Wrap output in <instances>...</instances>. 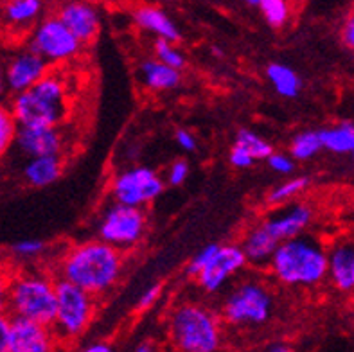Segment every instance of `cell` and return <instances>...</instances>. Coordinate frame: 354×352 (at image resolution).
I'll use <instances>...</instances> for the list:
<instances>
[{
    "instance_id": "obj_1",
    "label": "cell",
    "mask_w": 354,
    "mask_h": 352,
    "mask_svg": "<svg viewBox=\"0 0 354 352\" xmlns=\"http://www.w3.org/2000/svg\"><path fill=\"white\" fill-rule=\"evenodd\" d=\"M122 272L121 250L103 241H86L72 246L59 263L62 279L88 295H101L119 281Z\"/></svg>"
},
{
    "instance_id": "obj_2",
    "label": "cell",
    "mask_w": 354,
    "mask_h": 352,
    "mask_svg": "<svg viewBox=\"0 0 354 352\" xmlns=\"http://www.w3.org/2000/svg\"><path fill=\"white\" fill-rule=\"evenodd\" d=\"M9 110L18 128H59L72 110L67 80L49 71L35 86L15 95Z\"/></svg>"
},
{
    "instance_id": "obj_3",
    "label": "cell",
    "mask_w": 354,
    "mask_h": 352,
    "mask_svg": "<svg viewBox=\"0 0 354 352\" xmlns=\"http://www.w3.org/2000/svg\"><path fill=\"white\" fill-rule=\"evenodd\" d=\"M270 266L283 284L315 286L328 275V252L319 241L297 236L277 246Z\"/></svg>"
},
{
    "instance_id": "obj_4",
    "label": "cell",
    "mask_w": 354,
    "mask_h": 352,
    "mask_svg": "<svg viewBox=\"0 0 354 352\" xmlns=\"http://www.w3.org/2000/svg\"><path fill=\"white\" fill-rule=\"evenodd\" d=\"M169 338L178 352H216L221 344L220 320L198 304H182L169 318Z\"/></svg>"
},
{
    "instance_id": "obj_5",
    "label": "cell",
    "mask_w": 354,
    "mask_h": 352,
    "mask_svg": "<svg viewBox=\"0 0 354 352\" xmlns=\"http://www.w3.org/2000/svg\"><path fill=\"white\" fill-rule=\"evenodd\" d=\"M8 309L13 318L53 327L56 317V282L38 273L15 277L9 286Z\"/></svg>"
},
{
    "instance_id": "obj_6",
    "label": "cell",
    "mask_w": 354,
    "mask_h": 352,
    "mask_svg": "<svg viewBox=\"0 0 354 352\" xmlns=\"http://www.w3.org/2000/svg\"><path fill=\"white\" fill-rule=\"evenodd\" d=\"M95 311L94 297L65 281L56 282V338H77L90 326Z\"/></svg>"
},
{
    "instance_id": "obj_7",
    "label": "cell",
    "mask_w": 354,
    "mask_h": 352,
    "mask_svg": "<svg viewBox=\"0 0 354 352\" xmlns=\"http://www.w3.org/2000/svg\"><path fill=\"white\" fill-rule=\"evenodd\" d=\"M272 295L259 282H243L223 304V318L232 326H261L272 313Z\"/></svg>"
},
{
    "instance_id": "obj_8",
    "label": "cell",
    "mask_w": 354,
    "mask_h": 352,
    "mask_svg": "<svg viewBox=\"0 0 354 352\" xmlns=\"http://www.w3.org/2000/svg\"><path fill=\"white\" fill-rule=\"evenodd\" d=\"M31 50L50 65V63H62L76 58L81 50V44L63 26L58 15H49L40 20L32 33Z\"/></svg>"
},
{
    "instance_id": "obj_9",
    "label": "cell",
    "mask_w": 354,
    "mask_h": 352,
    "mask_svg": "<svg viewBox=\"0 0 354 352\" xmlns=\"http://www.w3.org/2000/svg\"><path fill=\"white\" fill-rule=\"evenodd\" d=\"M146 230V216L139 207H126L115 203L104 212L99 236L101 241L113 248H130L137 245Z\"/></svg>"
},
{
    "instance_id": "obj_10",
    "label": "cell",
    "mask_w": 354,
    "mask_h": 352,
    "mask_svg": "<svg viewBox=\"0 0 354 352\" xmlns=\"http://www.w3.org/2000/svg\"><path fill=\"white\" fill-rule=\"evenodd\" d=\"M164 191V182L149 167H133L117 174L113 180V198L119 205L139 207L149 203Z\"/></svg>"
},
{
    "instance_id": "obj_11",
    "label": "cell",
    "mask_w": 354,
    "mask_h": 352,
    "mask_svg": "<svg viewBox=\"0 0 354 352\" xmlns=\"http://www.w3.org/2000/svg\"><path fill=\"white\" fill-rule=\"evenodd\" d=\"M245 264H247V257L243 254L241 246L220 245L214 257L203 268V272L196 277L198 284L209 293H214L229 281L230 277L236 275Z\"/></svg>"
},
{
    "instance_id": "obj_12",
    "label": "cell",
    "mask_w": 354,
    "mask_h": 352,
    "mask_svg": "<svg viewBox=\"0 0 354 352\" xmlns=\"http://www.w3.org/2000/svg\"><path fill=\"white\" fill-rule=\"evenodd\" d=\"M9 352H56L53 327L11 317Z\"/></svg>"
},
{
    "instance_id": "obj_13",
    "label": "cell",
    "mask_w": 354,
    "mask_h": 352,
    "mask_svg": "<svg viewBox=\"0 0 354 352\" xmlns=\"http://www.w3.org/2000/svg\"><path fill=\"white\" fill-rule=\"evenodd\" d=\"M49 63L40 58L32 50H24L18 53L4 72L6 86L13 90L15 94H22L31 86H35L41 77L49 74Z\"/></svg>"
},
{
    "instance_id": "obj_14",
    "label": "cell",
    "mask_w": 354,
    "mask_h": 352,
    "mask_svg": "<svg viewBox=\"0 0 354 352\" xmlns=\"http://www.w3.org/2000/svg\"><path fill=\"white\" fill-rule=\"evenodd\" d=\"M311 218H313V210L304 203H297V205H292L290 209L263 221L261 227L265 228V232L277 245H281L284 241H290L299 236L311 223Z\"/></svg>"
},
{
    "instance_id": "obj_15",
    "label": "cell",
    "mask_w": 354,
    "mask_h": 352,
    "mask_svg": "<svg viewBox=\"0 0 354 352\" xmlns=\"http://www.w3.org/2000/svg\"><path fill=\"white\" fill-rule=\"evenodd\" d=\"M15 142L31 158L59 156L63 151V133L59 128H18Z\"/></svg>"
},
{
    "instance_id": "obj_16",
    "label": "cell",
    "mask_w": 354,
    "mask_h": 352,
    "mask_svg": "<svg viewBox=\"0 0 354 352\" xmlns=\"http://www.w3.org/2000/svg\"><path fill=\"white\" fill-rule=\"evenodd\" d=\"M58 18L81 45L90 44L99 33V13L94 6L71 2L58 9Z\"/></svg>"
},
{
    "instance_id": "obj_17",
    "label": "cell",
    "mask_w": 354,
    "mask_h": 352,
    "mask_svg": "<svg viewBox=\"0 0 354 352\" xmlns=\"http://www.w3.org/2000/svg\"><path fill=\"white\" fill-rule=\"evenodd\" d=\"M328 275L340 291L354 290V243L346 241L333 246L328 254Z\"/></svg>"
},
{
    "instance_id": "obj_18",
    "label": "cell",
    "mask_w": 354,
    "mask_h": 352,
    "mask_svg": "<svg viewBox=\"0 0 354 352\" xmlns=\"http://www.w3.org/2000/svg\"><path fill=\"white\" fill-rule=\"evenodd\" d=\"M135 24L148 33H155L158 40H166L175 44L180 40V31L175 22L167 17L166 11L155 6H140L133 11Z\"/></svg>"
},
{
    "instance_id": "obj_19",
    "label": "cell",
    "mask_w": 354,
    "mask_h": 352,
    "mask_svg": "<svg viewBox=\"0 0 354 352\" xmlns=\"http://www.w3.org/2000/svg\"><path fill=\"white\" fill-rule=\"evenodd\" d=\"M180 71L167 67L157 59H146L140 65V81L149 90H173L180 85Z\"/></svg>"
},
{
    "instance_id": "obj_20",
    "label": "cell",
    "mask_w": 354,
    "mask_h": 352,
    "mask_svg": "<svg viewBox=\"0 0 354 352\" xmlns=\"http://www.w3.org/2000/svg\"><path fill=\"white\" fill-rule=\"evenodd\" d=\"M63 162L59 156L31 158L24 167V176L35 187H47L62 176Z\"/></svg>"
},
{
    "instance_id": "obj_21",
    "label": "cell",
    "mask_w": 354,
    "mask_h": 352,
    "mask_svg": "<svg viewBox=\"0 0 354 352\" xmlns=\"http://www.w3.org/2000/svg\"><path fill=\"white\" fill-rule=\"evenodd\" d=\"M277 246V243L265 232V228L257 225L256 228H252L250 232L247 234V237L243 241L241 250L245 257H247V261H252V263H265V261L272 259Z\"/></svg>"
},
{
    "instance_id": "obj_22",
    "label": "cell",
    "mask_w": 354,
    "mask_h": 352,
    "mask_svg": "<svg viewBox=\"0 0 354 352\" xmlns=\"http://www.w3.org/2000/svg\"><path fill=\"white\" fill-rule=\"evenodd\" d=\"M322 149H329L333 153H354V124L346 120L333 128L320 129L319 131Z\"/></svg>"
},
{
    "instance_id": "obj_23",
    "label": "cell",
    "mask_w": 354,
    "mask_h": 352,
    "mask_svg": "<svg viewBox=\"0 0 354 352\" xmlns=\"http://www.w3.org/2000/svg\"><path fill=\"white\" fill-rule=\"evenodd\" d=\"M266 76L279 95L283 98H297L301 92V77L292 67L283 63H272L266 68Z\"/></svg>"
},
{
    "instance_id": "obj_24",
    "label": "cell",
    "mask_w": 354,
    "mask_h": 352,
    "mask_svg": "<svg viewBox=\"0 0 354 352\" xmlns=\"http://www.w3.org/2000/svg\"><path fill=\"white\" fill-rule=\"evenodd\" d=\"M40 0H13L4 6V20L13 27H26L36 22L41 13Z\"/></svg>"
},
{
    "instance_id": "obj_25",
    "label": "cell",
    "mask_w": 354,
    "mask_h": 352,
    "mask_svg": "<svg viewBox=\"0 0 354 352\" xmlns=\"http://www.w3.org/2000/svg\"><path fill=\"white\" fill-rule=\"evenodd\" d=\"M236 147H241L243 151H247L248 155L254 158V160H263V158H268L272 153H274V147L268 140H265L263 137L252 131V129H239L238 135H236Z\"/></svg>"
},
{
    "instance_id": "obj_26",
    "label": "cell",
    "mask_w": 354,
    "mask_h": 352,
    "mask_svg": "<svg viewBox=\"0 0 354 352\" xmlns=\"http://www.w3.org/2000/svg\"><path fill=\"white\" fill-rule=\"evenodd\" d=\"M252 6H257L266 24L274 29L283 27L290 18V6L284 0H252Z\"/></svg>"
},
{
    "instance_id": "obj_27",
    "label": "cell",
    "mask_w": 354,
    "mask_h": 352,
    "mask_svg": "<svg viewBox=\"0 0 354 352\" xmlns=\"http://www.w3.org/2000/svg\"><path fill=\"white\" fill-rule=\"evenodd\" d=\"M322 149L319 131H302L292 140L290 151L295 160H310Z\"/></svg>"
},
{
    "instance_id": "obj_28",
    "label": "cell",
    "mask_w": 354,
    "mask_h": 352,
    "mask_svg": "<svg viewBox=\"0 0 354 352\" xmlns=\"http://www.w3.org/2000/svg\"><path fill=\"white\" fill-rule=\"evenodd\" d=\"M308 185H310V178H306V176L288 180V182L281 183L279 187H275L274 191L270 192L268 201L270 203H284V201L292 200V198L297 196L299 192L304 191Z\"/></svg>"
},
{
    "instance_id": "obj_29",
    "label": "cell",
    "mask_w": 354,
    "mask_h": 352,
    "mask_svg": "<svg viewBox=\"0 0 354 352\" xmlns=\"http://www.w3.org/2000/svg\"><path fill=\"white\" fill-rule=\"evenodd\" d=\"M18 131V124L15 120L11 110L0 104V156L8 151L11 144L15 142Z\"/></svg>"
},
{
    "instance_id": "obj_30",
    "label": "cell",
    "mask_w": 354,
    "mask_h": 352,
    "mask_svg": "<svg viewBox=\"0 0 354 352\" xmlns=\"http://www.w3.org/2000/svg\"><path fill=\"white\" fill-rule=\"evenodd\" d=\"M155 54H157V62L164 63L167 67L180 71L185 65L184 54L180 53L175 47V44L166 40H157L155 41Z\"/></svg>"
},
{
    "instance_id": "obj_31",
    "label": "cell",
    "mask_w": 354,
    "mask_h": 352,
    "mask_svg": "<svg viewBox=\"0 0 354 352\" xmlns=\"http://www.w3.org/2000/svg\"><path fill=\"white\" fill-rule=\"evenodd\" d=\"M218 248H220V245L203 246V248L200 250L196 255H194L193 261H191V264H189V273H191V275H194V277L200 275V273L203 272V268L209 264V261L214 257V254L218 252Z\"/></svg>"
},
{
    "instance_id": "obj_32",
    "label": "cell",
    "mask_w": 354,
    "mask_h": 352,
    "mask_svg": "<svg viewBox=\"0 0 354 352\" xmlns=\"http://www.w3.org/2000/svg\"><path fill=\"white\" fill-rule=\"evenodd\" d=\"M45 250V245L38 239H24L18 241L17 245L13 246V252L20 257H36L40 255Z\"/></svg>"
},
{
    "instance_id": "obj_33",
    "label": "cell",
    "mask_w": 354,
    "mask_h": 352,
    "mask_svg": "<svg viewBox=\"0 0 354 352\" xmlns=\"http://www.w3.org/2000/svg\"><path fill=\"white\" fill-rule=\"evenodd\" d=\"M268 160V165L272 167V169L275 171V173L279 174H290L293 171V167H295V164H293V160L290 158L288 155H284V153H272V155L266 158Z\"/></svg>"
},
{
    "instance_id": "obj_34",
    "label": "cell",
    "mask_w": 354,
    "mask_h": 352,
    "mask_svg": "<svg viewBox=\"0 0 354 352\" xmlns=\"http://www.w3.org/2000/svg\"><path fill=\"white\" fill-rule=\"evenodd\" d=\"M189 176V164L185 160H176L171 164L169 174H167V182L171 185H182Z\"/></svg>"
},
{
    "instance_id": "obj_35",
    "label": "cell",
    "mask_w": 354,
    "mask_h": 352,
    "mask_svg": "<svg viewBox=\"0 0 354 352\" xmlns=\"http://www.w3.org/2000/svg\"><path fill=\"white\" fill-rule=\"evenodd\" d=\"M229 160L230 164H232L234 167H238V169H248V167L254 165V162H256L247 151H243L241 147L236 146H232V149H230Z\"/></svg>"
},
{
    "instance_id": "obj_36",
    "label": "cell",
    "mask_w": 354,
    "mask_h": 352,
    "mask_svg": "<svg viewBox=\"0 0 354 352\" xmlns=\"http://www.w3.org/2000/svg\"><path fill=\"white\" fill-rule=\"evenodd\" d=\"M9 331H11V317L0 313V352H9Z\"/></svg>"
},
{
    "instance_id": "obj_37",
    "label": "cell",
    "mask_w": 354,
    "mask_h": 352,
    "mask_svg": "<svg viewBox=\"0 0 354 352\" xmlns=\"http://www.w3.org/2000/svg\"><path fill=\"white\" fill-rule=\"evenodd\" d=\"M342 40L346 44V47L354 50V9L347 15L344 27H342Z\"/></svg>"
},
{
    "instance_id": "obj_38",
    "label": "cell",
    "mask_w": 354,
    "mask_h": 352,
    "mask_svg": "<svg viewBox=\"0 0 354 352\" xmlns=\"http://www.w3.org/2000/svg\"><path fill=\"white\" fill-rule=\"evenodd\" d=\"M160 291H162V286L160 284L149 286L148 290H146L142 293V297H140L139 308L140 309H146V308H149V306H153V304L157 302L158 297H160Z\"/></svg>"
},
{
    "instance_id": "obj_39",
    "label": "cell",
    "mask_w": 354,
    "mask_h": 352,
    "mask_svg": "<svg viewBox=\"0 0 354 352\" xmlns=\"http://www.w3.org/2000/svg\"><path fill=\"white\" fill-rule=\"evenodd\" d=\"M9 286H11V279H8L4 272H0V313H6L8 309Z\"/></svg>"
},
{
    "instance_id": "obj_40",
    "label": "cell",
    "mask_w": 354,
    "mask_h": 352,
    "mask_svg": "<svg viewBox=\"0 0 354 352\" xmlns=\"http://www.w3.org/2000/svg\"><path fill=\"white\" fill-rule=\"evenodd\" d=\"M176 142H178V146L182 147V149H187V151H194L196 149V140H194V137L189 131H185V129H178L176 131Z\"/></svg>"
},
{
    "instance_id": "obj_41",
    "label": "cell",
    "mask_w": 354,
    "mask_h": 352,
    "mask_svg": "<svg viewBox=\"0 0 354 352\" xmlns=\"http://www.w3.org/2000/svg\"><path fill=\"white\" fill-rule=\"evenodd\" d=\"M81 352H113V349L108 344H101V342H99V344L88 345V347H85Z\"/></svg>"
},
{
    "instance_id": "obj_42",
    "label": "cell",
    "mask_w": 354,
    "mask_h": 352,
    "mask_svg": "<svg viewBox=\"0 0 354 352\" xmlns=\"http://www.w3.org/2000/svg\"><path fill=\"white\" fill-rule=\"evenodd\" d=\"M135 352H155V345L151 342H140L137 347H135Z\"/></svg>"
},
{
    "instance_id": "obj_43",
    "label": "cell",
    "mask_w": 354,
    "mask_h": 352,
    "mask_svg": "<svg viewBox=\"0 0 354 352\" xmlns=\"http://www.w3.org/2000/svg\"><path fill=\"white\" fill-rule=\"evenodd\" d=\"M266 352H297V351L292 347H288V345H274V347H270Z\"/></svg>"
},
{
    "instance_id": "obj_44",
    "label": "cell",
    "mask_w": 354,
    "mask_h": 352,
    "mask_svg": "<svg viewBox=\"0 0 354 352\" xmlns=\"http://www.w3.org/2000/svg\"><path fill=\"white\" fill-rule=\"evenodd\" d=\"M4 89H6V80H4V72L0 71V98L4 94Z\"/></svg>"
},
{
    "instance_id": "obj_45",
    "label": "cell",
    "mask_w": 354,
    "mask_h": 352,
    "mask_svg": "<svg viewBox=\"0 0 354 352\" xmlns=\"http://www.w3.org/2000/svg\"><path fill=\"white\" fill-rule=\"evenodd\" d=\"M353 155H354V153H353Z\"/></svg>"
}]
</instances>
